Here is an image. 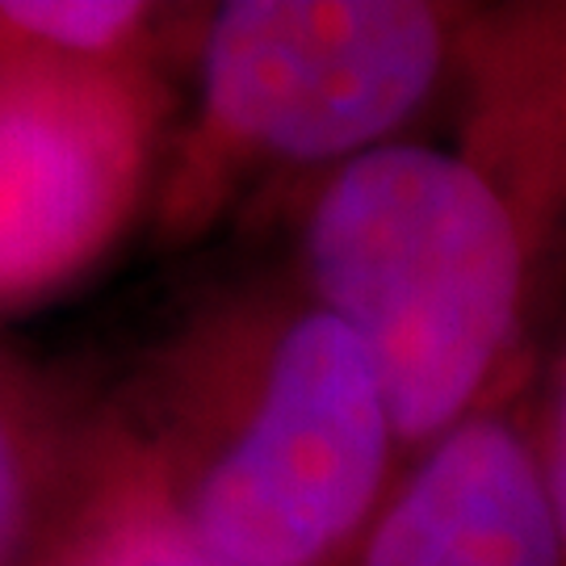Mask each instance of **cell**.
<instances>
[{
    "label": "cell",
    "mask_w": 566,
    "mask_h": 566,
    "mask_svg": "<svg viewBox=\"0 0 566 566\" xmlns=\"http://www.w3.org/2000/svg\"><path fill=\"white\" fill-rule=\"evenodd\" d=\"M42 458L18 399L0 386V566H13L42 491Z\"/></svg>",
    "instance_id": "8"
},
{
    "label": "cell",
    "mask_w": 566,
    "mask_h": 566,
    "mask_svg": "<svg viewBox=\"0 0 566 566\" xmlns=\"http://www.w3.org/2000/svg\"><path fill=\"white\" fill-rule=\"evenodd\" d=\"M533 441H537V462H542V479H546L549 507H554L566 554V353L554 365L546 407H542V424L533 432Z\"/></svg>",
    "instance_id": "9"
},
{
    "label": "cell",
    "mask_w": 566,
    "mask_h": 566,
    "mask_svg": "<svg viewBox=\"0 0 566 566\" xmlns=\"http://www.w3.org/2000/svg\"><path fill=\"white\" fill-rule=\"evenodd\" d=\"M566 252V4L474 13L449 139H390L306 210V290L378 369L399 449H432L521 361Z\"/></svg>",
    "instance_id": "1"
},
{
    "label": "cell",
    "mask_w": 566,
    "mask_h": 566,
    "mask_svg": "<svg viewBox=\"0 0 566 566\" xmlns=\"http://www.w3.org/2000/svg\"><path fill=\"white\" fill-rule=\"evenodd\" d=\"M147 4L122 0H13L0 4V42L67 63H109L147 25Z\"/></svg>",
    "instance_id": "7"
},
{
    "label": "cell",
    "mask_w": 566,
    "mask_h": 566,
    "mask_svg": "<svg viewBox=\"0 0 566 566\" xmlns=\"http://www.w3.org/2000/svg\"><path fill=\"white\" fill-rule=\"evenodd\" d=\"M63 566H231L206 549L160 495L122 470L105 474L102 500L88 507Z\"/></svg>",
    "instance_id": "6"
},
{
    "label": "cell",
    "mask_w": 566,
    "mask_h": 566,
    "mask_svg": "<svg viewBox=\"0 0 566 566\" xmlns=\"http://www.w3.org/2000/svg\"><path fill=\"white\" fill-rule=\"evenodd\" d=\"M143 424L114 462L231 566L344 563L403 453L365 344L311 290L189 327Z\"/></svg>",
    "instance_id": "2"
},
{
    "label": "cell",
    "mask_w": 566,
    "mask_h": 566,
    "mask_svg": "<svg viewBox=\"0 0 566 566\" xmlns=\"http://www.w3.org/2000/svg\"><path fill=\"white\" fill-rule=\"evenodd\" d=\"M344 566H566L533 432L474 411L395 483Z\"/></svg>",
    "instance_id": "5"
},
{
    "label": "cell",
    "mask_w": 566,
    "mask_h": 566,
    "mask_svg": "<svg viewBox=\"0 0 566 566\" xmlns=\"http://www.w3.org/2000/svg\"><path fill=\"white\" fill-rule=\"evenodd\" d=\"M470 18L424 0H231L206 25L202 143L235 168L357 160L453 84Z\"/></svg>",
    "instance_id": "3"
},
{
    "label": "cell",
    "mask_w": 566,
    "mask_h": 566,
    "mask_svg": "<svg viewBox=\"0 0 566 566\" xmlns=\"http://www.w3.org/2000/svg\"><path fill=\"white\" fill-rule=\"evenodd\" d=\"M151 139V102L114 63L0 42V303L76 277L118 235Z\"/></svg>",
    "instance_id": "4"
}]
</instances>
